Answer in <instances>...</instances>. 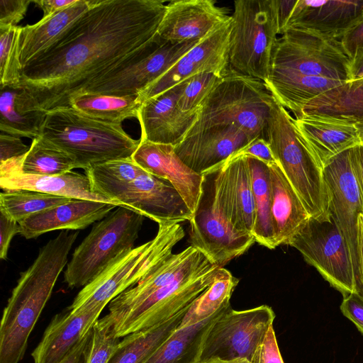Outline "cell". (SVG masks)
I'll return each mask as SVG.
<instances>
[{"label":"cell","mask_w":363,"mask_h":363,"mask_svg":"<svg viewBox=\"0 0 363 363\" xmlns=\"http://www.w3.org/2000/svg\"><path fill=\"white\" fill-rule=\"evenodd\" d=\"M162 0H94L49 50L24 67L21 86L45 111L69 106L95 79L160 43Z\"/></svg>","instance_id":"cell-1"},{"label":"cell","mask_w":363,"mask_h":363,"mask_svg":"<svg viewBox=\"0 0 363 363\" xmlns=\"http://www.w3.org/2000/svg\"><path fill=\"white\" fill-rule=\"evenodd\" d=\"M78 235V230L61 231L21 273L2 313L0 363H18L23 358L29 336L67 264L68 255Z\"/></svg>","instance_id":"cell-2"},{"label":"cell","mask_w":363,"mask_h":363,"mask_svg":"<svg viewBox=\"0 0 363 363\" xmlns=\"http://www.w3.org/2000/svg\"><path fill=\"white\" fill-rule=\"evenodd\" d=\"M40 137L66 152L77 168L84 170L132 157L140 143L126 133L121 123L94 118L72 106L47 111Z\"/></svg>","instance_id":"cell-3"},{"label":"cell","mask_w":363,"mask_h":363,"mask_svg":"<svg viewBox=\"0 0 363 363\" xmlns=\"http://www.w3.org/2000/svg\"><path fill=\"white\" fill-rule=\"evenodd\" d=\"M264 139L311 216L318 220H329L330 196L323 167L300 135L294 118L276 100Z\"/></svg>","instance_id":"cell-4"},{"label":"cell","mask_w":363,"mask_h":363,"mask_svg":"<svg viewBox=\"0 0 363 363\" xmlns=\"http://www.w3.org/2000/svg\"><path fill=\"white\" fill-rule=\"evenodd\" d=\"M185 236L179 223L158 224L155 238L125 252L84 286L67 307L72 312L105 308L155 270Z\"/></svg>","instance_id":"cell-5"},{"label":"cell","mask_w":363,"mask_h":363,"mask_svg":"<svg viewBox=\"0 0 363 363\" xmlns=\"http://www.w3.org/2000/svg\"><path fill=\"white\" fill-rule=\"evenodd\" d=\"M274 101L263 81L228 68L202 103L188 134L216 125H230L251 140L264 138Z\"/></svg>","instance_id":"cell-6"},{"label":"cell","mask_w":363,"mask_h":363,"mask_svg":"<svg viewBox=\"0 0 363 363\" xmlns=\"http://www.w3.org/2000/svg\"><path fill=\"white\" fill-rule=\"evenodd\" d=\"M231 17L228 68L264 82L279 34L276 0L235 1Z\"/></svg>","instance_id":"cell-7"},{"label":"cell","mask_w":363,"mask_h":363,"mask_svg":"<svg viewBox=\"0 0 363 363\" xmlns=\"http://www.w3.org/2000/svg\"><path fill=\"white\" fill-rule=\"evenodd\" d=\"M143 215L118 206L96 222L75 248L64 272L71 288L84 287L125 252L134 248L142 228Z\"/></svg>","instance_id":"cell-8"},{"label":"cell","mask_w":363,"mask_h":363,"mask_svg":"<svg viewBox=\"0 0 363 363\" xmlns=\"http://www.w3.org/2000/svg\"><path fill=\"white\" fill-rule=\"evenodd\" d=\"M189 223L191 245L220 267L255 242L253 235L238 230L231 223L218 196L213 169L203 174L200 197Z\"/></svg>","instance_id":"cell-9"},{"label":"cell","mask_w":363,"mask_h":363,"mask_svg":"<svg viewBox=\"0 0 363 363\" xmlns=\"http://www.w3.org/2000/svg\"><path fill=\"white\" fill-rule=\"evenodd\" d=\"M351 60L340 40L318 33L289 28L278 39L272 69L347 82Z\"/></svg>","instance_id":"cell-10"},{"label":"cell","mask_w":363,"mask_h":363,"mask_svg":"<svg viewBox=\"0 0 363 363\" xmlns=\"http://www.w3.org/2000/svg\"><path fill=\"white\" fill-rule=\"evenodd\" d=\"M288 245L298 250L343 297L352 293L362 295L346 240L332 217L328 220L311 217Z\"/></svg>","instance_id":"cell-11"},{"label":"cell","mask_w":363,"mask_h":363,"mask_svg":"<svg viewBox=\"0 0 363 363\" xmlns=\"http://www.w3.org/2000/svg\"><path fill=\"white\" fill-rule=\"evenodd\" d=\"M274 318V311L267 305L243 311L228 308L207 331L198 363L237 359L250 362L273 325Z\"/></svg>","instance_id":"cell-12"},{"label":"cell","mask_w":363,"mask_h":363,"mask_svg":"<svg viewBox=\"0 0 363 363\" xmlns=\"http://www.w3.org/2000/svg\"><path fill=\"white\" fill-rule=\"evenodd\" d=\"M208 260L195 271L158 289L114 321L116 336L161 324L187 308L214 281L219 269Z\"/></svg>","instance_id":"cell-13"},{"label":"cell","mask_w":363,"mask_h":363,"mask_svg":"<svg viewBox=\"0 0 363 363\" xmlns=\"http://www.w3.org/2000/svg\"><path fill=\"white\" fill-rule=\"evenodd\" d=\"M323 174L330 196V216L346 240L355 275L360 286L357 220L359 216L363 213V184L358 164L357 146L330 160L323 167Z\"/></svg>","instance_id":"cell-14"},{"label":"cell","mask_w":363,"mask_h":363,"mask_svg":"<svg viewBox=\"0 0 363 363\" xmlns=\"http://www.w3.org/2000/svg\"><path fill=\"white\" fill-rule=\"evenodd\" d=\"M201 41L175 43L164 42L95 79L77 95H138Z\"/></svg>","instance_id":"cell-15"},{"label":"cell","mask_w":363,"mask_h":363,"mask_svg":"<svg viewBox=\"0 0 363 363\" xmlns=\"http://www.w3.org/2000/svg\"><path fill=\"white\" fill-rule=\"evenodd\" d=\"M233 21L231 18L196 45L168 71L138 94V101L155 97L177 84L201 73L223 76L228 69Z\"/></svg>","instance_id":"cell-16"},{"label":"cell","mask_w":363,"mask_h":363,"mask_svg":"<svg viewBox=\"0 0 363 363\" xmlns=\"http://www.w3.org/2000/svg\"><path fill=\"white\" fill-rule=\"evenodd\" d=\"M111 200L158 224L189 221L193 214L170 182L146 171L121 186Z\"/></svg>","instance_id":"cell-17"},{"label":"cell","mask_w":363,"mask_h":363,"mask_svg":"<svg viewBox=\"0 0 363 363\" xmlns=\"http://www.w3.org/2000/svg\"><path fill=\"white\" fill-rule=\"evenodd\" d=\"M230 18L213 0H173L166 5L157 35L174 43L201 41Z\"/></svg>","instance_id":"cell-18"},{"label":"cell","mask_w":363,"mask_h":363,"mask_svg":"<svg viewBox=\"0 0 363 363\" xmlns=\"http://www.w3.org/2000/svg\"><path fill=\"white\" fill-rule=\"evenodd\" d=\"M252 140L236 126L216 125L189 133L174 145V151L189 167L203 174L223 163Z\"/></svg>","instance_id":"cell-19"},{"label":"cell","mask_w":363,"mask_h":363,"mask_svg":"<svg viewBox=\"0 0 363 363\" xmlns=\"http://www.w3.org/2000/svg\"><path fill=\"white\" fill-rule=\"evenodd\" d=\"M179 83L162 94L143 102L137 118L141 129V140L176 145L188 134L198 119L199 110L183 111L177 99Z\"/></svg>","instance_id":"cell-20"},{"label":"cell","mask_w":363,"mask_h":363,"mask_svg":"<svg viewBox=\"0 0 363 363\" xmlns=\"http://www.w3.org/2000/svg\"><path fill=\"white\" fill-rule=\"evenodd\" d=\"M212 169L218 196L231 223L238 230L252 235L255 211L246 155H233Z\"/></svg>","instance_id":"cell-21"},{"label":"cell","mask_w":363,"mask_h":363,"mask_svg":"<svg viewBox=\"0 0 363 363\" xmlns=\"http://www.w3.org/2000/svg\"><path fill=\"white\" fill-rule=\"evenodd\" d=\"M132 159L145 171L170 182L192 213L194 212L201 191L203 174L192 170L177 156L174 145L140 139Z\"/></svg>","instance_id":"cell-22"},{"label":"cell","mask_w":363,"mask_h":363,"mask_svg":"<svg viewBox=\"0 0 363 363\" xmlns=\"http://www.w3.org/2000/svg\"><path fill=\"white\" fill-rule=\"evenodd\" d=\"M362 17L363 0H297L284 31L299 28L340 40Z\"/></svg>","instance_id":"cell-23"},{"label":"cell","mask_w":363,"mask_h":363,"mask_svg":"<svg viewBox=\"0 0 363 363\" xmlns=\"http://www.w3.org/2000/svg\"><path fill=\"white\" fill-rule=\"evenodd\" d=\"M208 260L201 251L191 245L171 254L155 270L113 298L108 303V314L113 320L117 319L158 289L195 271Z\"/></svg>","instance_id":"cell-24"},{"label":"cell","mask_w":363,"mask_h":363,"mask_svg":"<svg viewBox=\"0 0 363 363\" xmlns=\"http://www.w3.org/2000/svg\"><path fill=\"white\" fill-rule=\"evenodd\" d=\"M116 207L118 206L113 203L71 199L20 221L19 234L33 239L56 230H82L104 218Z\"/></svg>","instance_id":"cell-25"},{"label":"cell","mask_w":363,"mask_h":363,"mask_svg":"<svg viewBox=\"0 0 363 363\" xmlns=\"http://www.w3.org/2000/svg\"><path fill=\"white\" fill-rule=\"evenodd\" d=\"M104 308L80 312L67 309L56 314L31 353L34 363H60L93 328Z\"/></svg>","instance_id":"cell-26"},{"label":"cell","mask_w":363,"mask_h":363,"mask_svg":"<svg viewBox=\"0 0 363 363\" xmlns=\"http://www.w3.org/2000/svg\"><path fill=\"white\" fill-rule=\"evenodd\" d=\"M0 187L4 191L25 189L118 206L113 201L94 191L86 174L72 171L60 175L42 176L23 174L13 168L0 165Z\"/></svg>","instance_id":"cell-27"},{"label":"cell","mask_w":363,"mask_h":363,"mask_svg":"<svg viewBox=\"0 0 363 363\" xmlns=\"http://www.w3.org/2000/svg\"><path fill=\"white\" fill-rule=\"evenodd\" d=\"M94 0H77L73 4L21 27L19 61L21 69L52 48L74 23L93 6Z\"/></svg>","instance_id":"cell-28"},{"label":"cell","mask_w":363,"mask_h":363,"mask_svg":"<svg viewBox=\"0 0 363 363\" xmlns=\"http://www.w3.org/2000/svg\"><path fill=\"white\" fill-rule=\"evenodd\" d=\"M295 126L320 165L361 144L356 125L316 116L294 118Z\"/></svg>","instance_id":"cell-29"},{"label":"cell","mask_w":363,"mask_h":363,"mask_svg":"<svg viewBox=\"0 0 363 363\" xmlns=\"http://www.w3.org/2000/svg\"><path fill=\"white\" fill-rule=\"evenodd\" d=\"M272 216L277 245H289L311 217L277 162L269 164Z\"/></svg>","instance_id":"cell-30"},{"label":"cell","mask_w":363,"mask_h":363,"mask_svg":"<svg viewBox=\"0 0 363 363\" xmlns=\"http://www.w3.org/2000/svg\"><path fill=\"white\" fill-rule=\"evenodd\" d=\"M264 82L274 99L298 118L307 103L345 82L288 69H272Z\"/></svg>","instance_id":"cell-31"},{"label":"cell","mask_w":363,"mask_h":363,"mask_svg":"<svg viewBox=\"0 0 363 363\" xmlns=\"http://www.w3.org/2000/svg\"><path fill=\"white\" fill-rule=\"evenodd\" d=\"M46 115L21 86L0 87L1 132L33 140L40 136Z\"/></svg>","instance_id":"cell-32"},{"label":"cell","mask_w":363,"mask_h":363,"mask_svg":"<svg viewBox=\"0 0 363 363\" xmlns=\"http://www.w3.org/2000/svg\"><path fill=\"white\" fill-rule=\"evenodd\" d=\"M303 116L354 125L363 122V77L345 82L314 98L303 107Z\"/></svg>","instance_id":"cell-33"},{"label":"cell","mask_w":363,"mask_h":363,"mask_svg":"<svg viewBox=\"0 0 363 363\" xmlns=\"http://www.w3.org/2000/svg\"><path fill=\"white\" fill-rule=\"evenodd\" d=\"M252 179L255 218L252 235L255 242L273 250L277 247L272 216V186L269 165L246 155Z\"/></svg>","instance_id":"cell-34"},{"label":"cell","mask_w":363,"mask_h":363,"mask_svg":"<svg viewBox=\"0 0 363 363\" xmlns=\"http://www.w3.org/2000/svg\"><path fill=\"white\" fill-rule=\"evenodd\" d=\"M230 307L194 325L177 328L145 363H198L207 331L216 318Z\"/></svg>","instance_id":"cell-35"},{"label":"cell","mask_w":363,"mask_h":363,"mask_svg":"<svg viewBox=\"0 0 363 363\" xmlns=\"http://www.w3.org/2000/svg\"><path fill=\"white\" fill-rule=\"evenodd\" d=\"M189 306L161 324L125 336L108 363H145L177 329Z\"/></svg>","instance_id":"cell-36"},{"label":"cell","mask_w":363,"mask_h":363,"mask_svg":"<svg viewBox=\"0 0 363 363\" xmlns=\"http://www.w3.org/2000/svg\"><path fill=\"white\" fill-rule=\"evenodd\" d=\"M0 165L23 174L42 176L60 175L77 168L69 155L40 136L32 140L26 155L0 163Z\"/></svg>","instance_id":"cell-37"},{"label":"cell","mask_w":363,"mask_h":363,"mask_svg":"<svg viewBox=\"0 0 363 363\" xmlns=\"http://www.w3.org/2000/svg\"><path fill=\"white\" fill-rule=\"evenodd\" d=\"M238 282L228 270L220 268L212 284L190 304L177 328L194 325L230 306V300Z\"/></svg>","instance_id":"cell-38"},{"label":"cell","mask_w":363,"mask_h":363,"mask_svg":"<svg viewBox=\"0 0 363 363\" xmlns=\"http://www.w3.org/2000/svg\"><path fill=\"white\" fill-rule=\"evenodd\" d=\"M138 97L80 94L70 100L69 106L94 118L121 123L125 119L138 117L140 106Z\"/></svg>","instance_id":"cell-39"},{"label":"cell","mask_w":363,"mask_h":363,"mask_svg":"<svg viewBox=\"0 0 363 363\" xmlns=\"http://www.w3.org/2000/svg\"><path fill=\"white\" fill-rule=\"evenodd\" d=\"M144 171L132 157L108 161L85 170L94 191L110 200L121 186L133 181Z\"/></svg>","instance_id":"cell-40"},{"label":"cell","mask_w":363,"mask_h":363,"mask_svg":"<svg viewBox=\"0 0 363 363\" xmlns=\"http://www.w3.org/2000/svg\"><path fill=\"white\" fill-rule=\"evenodd\" d=\"M72 199L19 189L0 194V211L18 223L34 214L67 203Z\"/></svg>","instance_id":"cell-41"},{"label":"cell","mask_w":363,"mask_h":363,"mask_svg":"<svg viewBox=\"0 0 363 363\" xmlns=\"http://www.w3.org/2000/svg\"><path fill=\"white\" fill-rule=\"evenodd\" d=\"M21 26L0 29V87L21 86L19 38Z\"/></svg>","instance_id":"cell-42"},{"label":"cell","mask_w":363,"mask_h":363,"mask_svg":"<svg viewBox=\"0 0 363 363\" xmlns=\"http://www.w3.org/2000/svg\"><path fill=\"white\" fill-rule=\"evenodd\" d=\"M120 341L110 315L98 319L91 329L84 363H108Z\"/></svg>","instance_id":"cell-43"},{"label":"cell","mask_w":363,"mask_h":363,"mask_svg":"<svg viewBox=\"0 0 363 363\" xmlns=\"http://www.w3.org/2000/svg\"><path fill=\"white\" fill-rule=\"evenodd\" d=\"M223 76L211 72H201L183 81L177 104L183 111L199 110L207 96L220 81Z\"/></svg>","instance_id":"cell-44"},{"label":"cell","mask_w":363,"mask_h":363,"mask_svg":"<svg viewBox=\"0 0 363 363\" xmlns=\"http://www.w3.org/2000/svg\"><path fill=\"white\" fill-rule=\"evenodd\" d=\"M32 0H0V29L17 26Z\"/></svg>","instance_id":"cell-45"},{"label":"cell","mask_w":363,"mask_h":363,"mask_svg":"<svg viewBox=\"0 0 363 363\" xmlns=\"http://www.w3.org/2000/svg\"><path fill=\"white\" fill-rule=\"evenodd\" d=\"M340 311L363 334V295L352 293L345 296L340 305Z\"/></svg>","instance_id":"cell-46"},{"label":"cell","mask_w":363,"mask_h":363,"mask_svg":"<svg viewBox=\"0 0 363 363\" xmlns=\"http://www.w3.org/2000/svg\"><path fill=\"white\" fill-rule=\"evenodd\" d=\"M30 147L23 143L21 138L3 132L0 134V163L26 155Z\"/></svg>","instance_id":"cell-47"},{"label":"cell","mask_w":363,"mask_h":363,"mask_svg":"<svg viewBox=\"0 0 363 363\" xmlns=\"http://www.w3.org/2000/svg\"><path fill=\"white\" fill-rule=\"evenodd\" d=\"M238 155L254 156L268 165L277 162L268 142L263 138L252 140L233 155Z\"/></svg>","instance_id":"cell-48"},{"label":"cell","mask_w":363,"mask_h":363,"mask_svg":"<svg viewBox=\"0 0 363 363\" xmlns=\"http://www.w3.org/2000/svg\"><path fill=\"white\" fill-rule=\"evenodd\" d=\"M20 233L19 223L0 211V258L6 259L13 236Z\"/></svg>","instance_id":"cell-49"},{"label":"cell","mask_w":363,"mask_h":363,"mask_svg":"<svg viewBox=\"0 0 363 363\" xmlns=\"http://www.w3.org/2000/svg\"><path fill=\"white\" fill-rule=\"evenodd\" d=\"M340 42L346 54L352 60L356 52L363 48V17L342 35Z\"/></svg>","instance_id":"cell-50"},{"label":"cell","mask_w":363,"mask_h":363,"mask_svg":"<svg viewBox=\"0 0 363 363\" xmlns=\"http://www.w3.org/2000/svg\"><path fill=\"white\" fill-rule=\"evenodd\" d=\"M261 354L264 363H284L273 325L269 329L261 345Z\"/></svg>","instance_id":"cell-51"},{"label":"cell","mask_w":363,"mask_h":363,"mask_svg":"<svg viewBox=\"0 0 363 363\" xmlns=\"http://www.w3.org/2000/svg\"><path fill=\"white\" fill-rule=\"evenodd\" d=\"M91 329L73 347V349L60 363H84L87 348L89 347L91 335Z\"/></svg>","instance_id":"cell-52"},{"label":"cell","mask_w":363,"mask_h":363,"mask_svg":"<svg viewBox=\"0 0 363 363\" xmlns=\"http://www.w3.org/2000/svg\"><path fill=\"white\" fill-rule=\"evenodd\" d=\"M297 0H276L279 34L282 35Z\"/></svg>","instance_id":"cell-53"},{"label":"cell","mask_w":363,"mask_h":363,"mask_svg":"<svg viewBox=\"0 0 363 363\" xmlns=\"http://www.w3.org/2000/svg\"><path fill=\"white\" fill-rule=\"evenodd\" d=\"M77 0H36L33 1L43 11V17L50 16L72 4Z\"/></svg>","instance_id":"cell-54"},{"label":"cell","mask_w":363,"mask_h":363,"mask_svg":"<svg viewBox=\"0 0 363 363\" xmlns=\"http://www.w3.org/2000/svg\"><path fill=\"white\" fill-rule=\"evenodd\" d=\"M357 245L359 255V278L363 294V213L359 216L357 220Z\"/></svg>","instance_id":"cell-55"},{"label":"cell","mask_w":363,"mask_h":363,"mask_svg":"<svg viewBox=\"0 0 363 363\" xmlns=\"http://www.w3.org/2000/svg\"><path fill=\"white\" fill-rule=\"evenodd\" d=\"M363 77V48L359 49L351 60L350 80Z\"/></svg>","instance_id":"cell-56"},{"label":"cell","mask_w":363,"mask_h":363,"mask_svg":"<svg viewBox=\"0 0 363 363\" xmlns=\"http://www.w3.org/2000/svg\"><path fill=\"white\" fill-rule=\"evenodd\" d=\"M357 160L359 167L360 175L363 184V145H359L357 146Z\"/></svg>","instance_id":"cell-57"},{"label":"cell","mask_w":363,"mask_h":363,"mask_svg":"<svg viewBox=\"0 0 363 363\" xmlns=\"http://www.w3.org/2000/svg\"><path fill=\"white\" fill-rule=\"evenodd\" d=\"M250 363H264L261 354V345L257 350Z\"/></svg>","instance_id":"cell-58"},{"label":"cell","mask_w":363,"mask_h":363,"mask_svg":"<svg viewBox=\"0 0 363 363\" xmlns=\"http://www.w3.org/2000/svg\"><path fill=\"white\" fill-rule=\"evenodd\" d=\"M358 131L361 145H363V122L355 124Z\"/></svg>","instance_id":"cell-59"},{"label":"cell","mask_w":363,"mask_h":363,"mask_svg":"<svg viewBox=\"0 0 363 363\" xmlns=\"http://www.w3.org/2000/svg\"><path fill=\"white\" fill-rule=\"evenodd\" d=\"M242 363H250V362L247 359H245Z\"/></svg>","instance_id":"cell-60"}]
</instances>
